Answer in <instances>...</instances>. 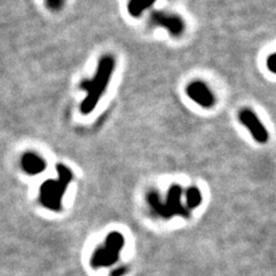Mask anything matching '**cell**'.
I'll return each instance as SVG.
<instances>
[{
	"label": "cell",
	"instance_id": "7a4b0ae2",
	"mask_svg": "<svg viewBox=\"0 0 276 276\" xmlns=\"http://www.w3.org/2000/svg\"><path fill=\"white\" fill-rule=\"evenodd\" d=\"M59 179L47 180L40 187L39 200L42 205L53 212L61 211L62 197L67 191L69 183L73 181L74 175L67 166L59 164L57 166Z\"/></svg>",
	"mask_w": 276,
	"mask_h": 276
},
{
	"label": "cell",
	"instance_id": "277c9868",
	"mask_svg": "<svg viewBox=\"0 0 276 276\" xmlns=\"http://www.w3.org/2000/svg\"><path fill=\"white\" fill-rule=\"evenodd\" d=\"M124 246L123 235L112 232L107 235L105 244L99 246L93 252L91 257V266L93 268H101V267H110L119 260L120 253Z\"/></svg>",
	"mask_w": 276,
	"mask_h": 276
},
{
	"label": "cell",
	"instance_id": "4fadbf2b",
	"mask_svg": "<svg viewBox=\"0 0 276 276\" xmlns=\"http://www.w3.org/2000/svg\"><path fill=\"white\" fill-rule=\"evenodd\" d=\"M126 273H128V267L121 266L119 268H115L111 273V276H123Z\"/></svg>",
	"mask_w": 276,
	"mask_h": 276
},
{
	"label": "cell",
	"instance_id": "ba28073f",
	"mask_svg": "<svg viewBox=\"0 0 276 276\" xmlns=\"http://www.w3.org/2000/svg\"><path fill=\"white\" fill-rule=\"evenodd\" d=\"M21 166L27 174L30 176L43 173L46 168V162L34 152H27L21 159Z\"/></svg>",
	"mask_w": 276,
	"mask_h": 276
},
{
	"label": "cell",
	"instance_id": "6da1fadb",
	"mask_svg": "<svg viewBox=\"0 0 276 276\" xmlns=\"http://www.w3.org/2000/svg\"><path fill=\"white\" fill-rule=\"evenodd\" d=\"M115 68V60L112 56H104L101 58L98 63V68L96 74L92 80L84 81L81 84L84 91H87V97L81 104V113L84 115H88L96 108L98 105L99 99L105 92L108 83L113 76V71Z\"/></svg>",
	"mask_w": 276,
	"mask_h": 276
},
{
	"label": "cell",
	"instance_id": "8fae6325",
	"mask_svg": "<svg viewBox=\"0 0 276 276\" xmlns=\"http://www.w3.org/2000/svg\"><path fill=\"white\" fill-rule=\"evenodd\" d=\"M63 3H65V0H45V4H46L48 10L53 12L60 11L63 6Z\"/></svg>",
	"mask_w": 276,
	"mask_h": 276
},
{
	"label": "cell",
	"instance_id": "9c48e42d",
	"mask_svg": "<svg viewBox=\"0 0 276 276\" xmlns=\"http://www.w3.org/2000/svg\"><path fill=\"white\" fill-rule=\"evenodd\" d=\"M157 0H129L128 12L131 16L138 17L143 14V12L150 8Z\"/></svg>",
	"mask_w": 276,
	"mask_h": 276
},
{
	"label": "cell",
	"instance_id": "8992f818",
	"mask_svg": "<svg viewBox=\"0 0 276 276\" xmlns=\"http://www.w3.org/2000/svg\"><path fill=\"white\" fill-rule=\"evenodd\" d=\"M187 94L192 102L204 108L214 106L215 97L207 85L202 81H194L187 87Z\"/></svg>",
	"mask_w": 276,
	"mask_h": 276
},
{
	"label": "cell",
	"instance_id": "3957f363",
	"mask_svg": "<svg viewBox=\"0 0 276 276\" xmlns=\"http://www.w3.org/2000/svg\"><path fill=\"white\" fill-rule=\"evenodd\" d=\"M183 194V190L178 184L171 185L168 193H167L166 202H161L159 194L152 191L147 194V203L151 210L157 215L161 218L169 219L174 215H181L184 218H189V211L187 207L183 206L181 202V197Z\"/></svg>",
	"mask_w": 276,
	"mask_h": 276
},
{
	"label": "cell",
	"instance_id": "30bf717a",
	"mask_svg": "<svg viewBox=\"0 0 276 276\" xmlns=\"http://www.w3.org/2000/svg\"><path fill=\"white\" fill-rule=\"evenodd\" d=\"M185 200L189 209H196L202 204V193L197 188H190L185 192Z\"/></svg>",
	"mask_w": 276,
	"mask_h": 276
},
{
	"label": "cell",
	"instance_id": "5b68a950",
	"mask_svg": "<svg viewBox=\"0 0 276 276\" xmlns=\"http://www.w3.org/2000/svg\"><path fill=\"white\" fill-rule=\"evenodd\" d=\"M238 119L241 123L245 127V128L250 131L252 137L256 139V142L260 144H265L268 142L269 134L267 129L261 123L259 117L253 111L248 110V108H244L238 114Z\"/></svg>",
	"mask_w": 276,
	"mask_h": 276
},
{
	"label": "cell",
	"instance_id": "7c38bea8",
	"mask_svg": "<svg viewBox=\"0 0 276 276\" xmlns=\"http://www.w3.org/2000/svg\"><path fill=\"white\" fill-rule=\"evenodd\" d=\"M267 68H268L270 73H276V54L271 53L270 56L267 58Z\"/></svg>",
	"mask_w": 276,
	"mask_h": 276
},
{
	"label": "cell",
	"instance_id": "52a82bcc",
	"mask_svg": "<svg viewBox=\"0 0 276 276\" xmlns=\"http://www.w3.org/2000/svg\"><path fill=\"white\" fill-rule=\"evenodd\" d=\"M151 22L155 26L162 27L169 31L170 35L179 37L183 34L185 29L184 22L180 16L174 14H168V13L157 11L153 12L151 15Z\"/></svg>",
	"mask_w": 276,
	"mask_h": 276
}]
</instances>
